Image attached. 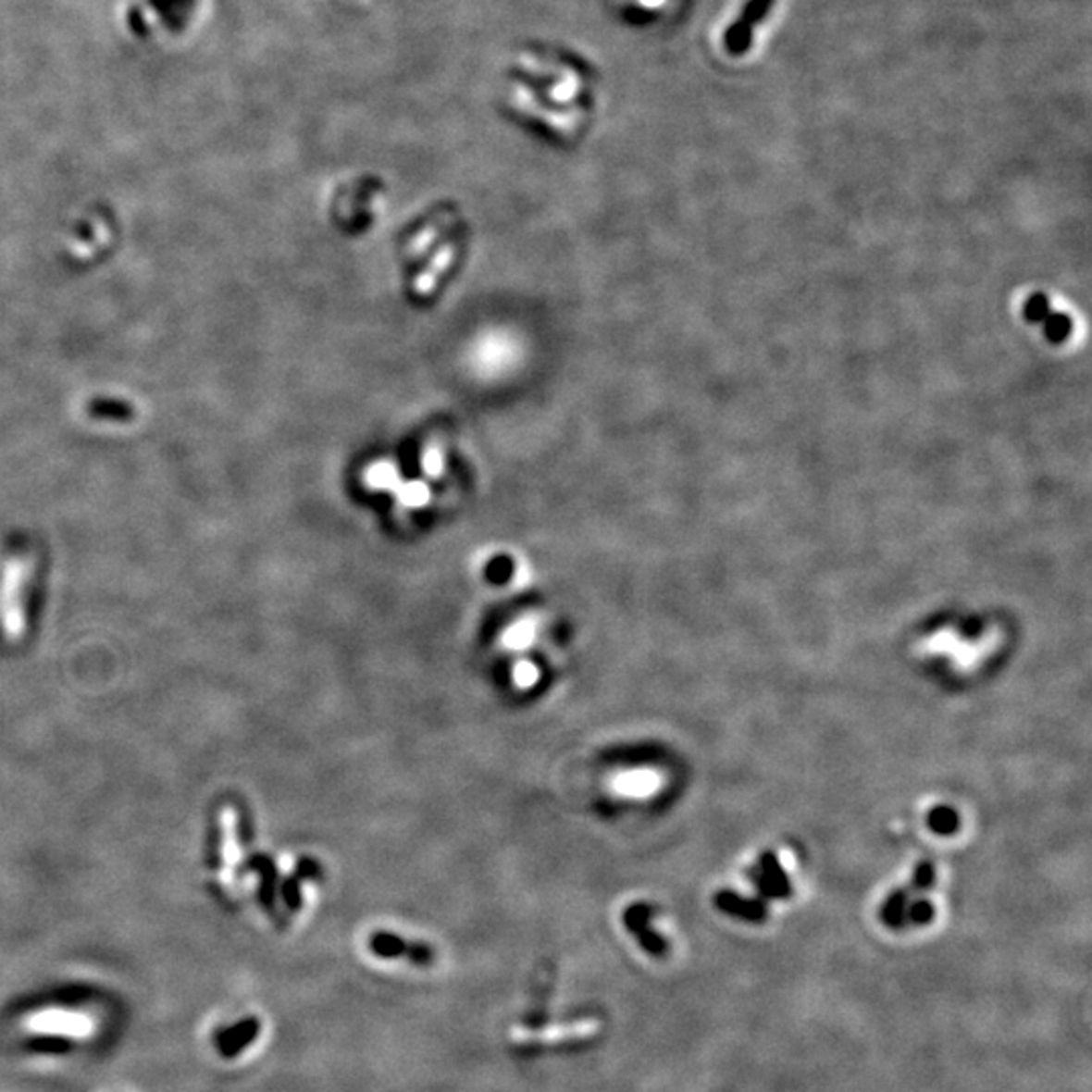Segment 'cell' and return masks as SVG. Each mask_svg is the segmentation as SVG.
Returning a JSON list of instances; mask_svg holds the SVG:
<instances>
[{"label": "cell", "mask_w": 1092, "mask_h": 1092, "mask_svg": "<svg viewBox=\"0 0 1092 1092\" xmlns=\"http://www.w3.org/2000/svg\"><path fill=\"white\" fill-rule=\"evenodd\" d=\"M752 880L759 884L761 892L771 899H785L791 894V884L775 854H764L761 858V872L752 874Z\"/></svg>", "instance_id": "cell-5"}, {"label": "cell", "mask_w": 1092, "mask_h": 1092, "mask_svg": "<svg viewBox=\"0 0 1092 1092\" xmlns=\"http://www.w3.org/2000/svg\"><path fill=\"white\" fill-rule=\"evenodd\" d=\"M773 6V0H749V5L742 10L740 19L726 31V49L730 53H745L751 43V32L755 29L761 19L767 15V10Z\"/></svg>", "instance_id": "cell-4"}, {"label": "cell", "mask_w": 1092, "mask_h": 1092, "mask_svg": "<svg viewBox=\"0 0 1092 1092\" xmlns=\"http://www.w3.org/2000/svg\"><path fill=\"white\" fill-rule=\"evenodd\" d=\"M650 916L651 909L648 904H631L624 914V923L627 926V931L636 937V941L641 945L643 951L650 953L651 957L662 959L668 953V943L650 926Z\"/></svg>", "instance_id": "cell-3"}, {"label": "cell", "mask_w": 1092, "mask_h": 1092, "mask_svg": "<svg viewBox=\"0 0 1092 1092\" xmlns=\"http://www.w3.org/2000/svg\"><path fill=\"white\" fill-rule=\"evenodd\" d=\"M906 904H909V890L902 888L890 894L888 900L884 902L880 916L887 926L902 928L906 926Z\"/></svg>", "instance_id": "cell-8"}, {"label": "cell", "mask_w": 1092, "mask_h": 1092, "mask_svg": "<svg viewBox=\"0 0 1092 1092\" xmlns=\"http://www.w3.org/2000/svg\"><path fill=\"white\" fill-rule=\"evenodd\" d=\"M935 916V906L928 900H916L906 904V924H928Z\"/></svg>", "instance_id": "cell-10"}, {"label": "cell", "mask_w": 1092, "mask_h": 1092, "mask_svg": "<svg viewBox=\"0 0 1092 1092\" xmlns=\"http://www.w3.org/2000/svg\"><path fill=\"white\" fill-rule=\"evenodd\" d=\"M931 832L938 836H951L959 829V813L949 805H937L926 817Z\"/></svg>", "instance_id": "cell-9"}, {"label": "cell", "mask_w": 1092, "mask_h": 1092, "mask_svg": "<svg viewBox=\"0 0 1092 1092\" xmlns=\"http://www.w3.org/2000/svg\"><path fill=\"white\" fill-rule=\"evenodd\" d=\"M259 1032H261V1022L257 1018H254V1015H249V1018L239 1020L237 1024L229 1025V1028L217 1032L213 1036L215 1050L218 1056L231 1061V1058L242 1056L245 1048H249L257 1040Z\"/></svg>", "instance_id": "cell-2"}, {"label": "cell", "mask_w": 1092, "mask_h": 1092, "mask_svg": "<svg viewBox=\"0 0 1092 1092\" xmlns=\"http://www.w3.org/2000/svg\"><path fill=\"white\" fill-rule=\"evenodd\" d=\"M368 947L380 959H405L419 967H428L435 961L433 947L425 943H407L403 937L385 931L370 935Z\"/></svg>", "instance_id": "cell-1"}, {"label": "cell", "mask_w": 1092, "mask_h": 1092, "mask_svg": "<svg viewBox=\"0 0 1092 1092\" xmlns=\"http://www.w3.org/2000/svg\"><path fill=\"white\" fill-rule=\"evenodd\" d=\"M639 3H641L643 6H658V5H662V3H664V0H639Z\"/></svg>", "instance_id": "cell-12"}, {"label": "cell", "mask_w": 1092, "mask_h": 1092, "mask_svg": "<svg viewBox=\"0 0 1092 1092\" xmlns=\"http://www.w3.org/2000/svg\"><path fill=\"white\" fill-rule=\"evenodd\" d=\"M933 884H935V866L928 864V862H923V864H919L914 870L912 888L924 890V888H931Z\"/></svg>", "instance_id": "cell-11"}, {"label": "cell", "mask_w": 1092, "mask_h": 1092, "mask_svg": "<svg viewBox=\"0 0 1092 1092\" xmlns=\"http://www.w3.org/2000/svg\"><path fill=\"white\" fill-rule=\"evenodd\" d=\"M714 902L723 912L730 916H738V919H745L751 923H761L764 921V916H767V911H764V906L761 902H752L737 897L733 892H718Z\"/></svg>", "instance_id": "cell-6"}, {"label": "cell", "mask_w": 1092, "mask_h": 1092, "mask_svg": "<svg viewBox=\"0 0 1092 1092\" xmlns=\"http://www.w3.org/2000/svg\"><path fill=\"white\" fill-rule=\"evenodd\" d=\"M593 1025L591 1024H571V1025H556V1028L551 1030H539V1032H532V1030H524L520 1036L516 1034L515 1037L516 1040L522 1042H544V1040H556V1037H571L577 1034H587L591 1032Z\"/></svg>", "instance_id": "cell-7"}]
</instances>
